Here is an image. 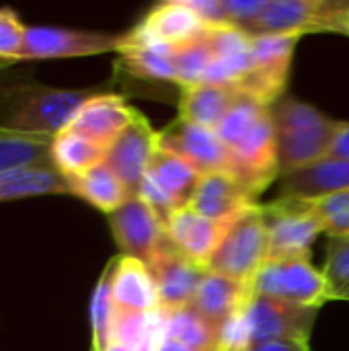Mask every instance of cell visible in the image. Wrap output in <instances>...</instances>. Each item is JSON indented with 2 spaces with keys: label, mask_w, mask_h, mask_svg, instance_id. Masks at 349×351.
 <instances>
[{
  "label": "cell",
  "mask_w": 349,
  "mask_h": 351,
  "mask_svg": "<svg viewBox=\"0 0 349 351\" xmlns=\"http://www.w3.org/2000/svg\"><path fill=\"white\" fill-rule=\"evenodd\" d=\"M232 222H216L195 214L191 208L177 210L165 224L171 243L191 261L208 269L210 259L222 245Z\"/></svg>",
  "instance_id": "cell-19"
},
{
  "label": "cell",
  "mask_w": 349,
  "mask_h": 351,
  "mask_svg": "<svg viewBox=\"0 0 349 351\" xmlns=\"http://www.w3.org/2000/svg\"><path fill=\"white\" fill-rule=\"evenodd\" d=\"M125 41V33L86 31L58 25H31L25 33V43L19 56V64L35 60H64L86 58L115 51L119 53Z\"/></svg>",
  "instance_id": "cell-6"
},
{
  "label": "cell",
  "mask_w": 349,
  "mask_h": 351,
  "mask_svg": "<svg viewBox=\"0 0 349 351\" xmlns=\"http://www.w3.org/2000/svg\"><path fill=\"white\" fill-rule=\"evenodd\" d=\"M146 265L150 267L152 278L156 282L160 311L165 313L191 306L195 292L204 276L208 274L206 267L197 265L187 255H183L171 243L169 237Z\"/></svg>",
  "instance_id": "cell-13"
},
{
  "label": "cell",
  "mask_w": 349,
  "mask_h": 351,
  "mask_svg": "<svg viewBox=\"0 0 349 351\" xmlns=\"http://www.w3.org/2000/svg\"><path fill=\"white\" fill-rule=\"evenodd\" d=\"M212 64L206 72V84L237 86L253 68L251 35L239 27H218L210 31Z\"/></svg>",
  "instance_id": "cell-21"
},
{
  "label": "cell",
  "mask_w": 349,
  "mask_h": 351,
  "mask_svg": "<svg viewBox=\"0 0 349 351\" xmlns=\"http://www.w3.org/2000/svg\"><path fill=\"white\" fill-rule=\"evenodd\" d=\"M156 134L158 132L152 130L150 121L136 111L132 123L121 132L107 152L105 165L121 179L132 197L138 195L148 165L158 148Z\"/></svg>",
  "instance_id": "cell-15"
},
{
  "label": "cell",
  "mask_w": 349,
  "mask_h": 351,
  "mask_svg": "<svg viewBox=\"0 0 349 351\" xmlns=\"http://www.w3.org/2000/svg\"><path fill=\"white\" fill-rule=\"evenodd\" d=\"M315 214L321 218L325 232L331 234H349V189L321 197V199H306Z\"/></svg>",
  "instance_id": "cell-36"
},
{
  "label": "cell",
  "mask_w": 349,
  "mask_h": 351,
  "mask_svg": "<svg viewBox=\"0 0 349 351\" xmlns=\"http://www.w3.org/2000/svg\"><path fill=\"white\" fill-rule=\"evenodd\" d=\"M27 25L19 12L10 6L0 8V60L19 64V56L25 43Z\"/></svg>",
  "instance_id": "cell-37"
},
{
  "label": "cell",
  "mask_w": 349,
  "mask_h": 351,
  "mask_svg": "<svg viewBox=\"0 0 349 351\" xmlns=\"http://www.w3.org/2000/svg\"><path fill=\"white\" fill-rule=\"evenodd\" d=\"M72 185V195L84 199L93 208L105 212L107 216L119 210L132 195L121 179L103 162L78 177H68Z\"/></svg>",
  "instance_id": "cell-29"
},
{
  "label": "cell",
  "mask_w": 349,
  "mask_h": 351,
  "mask_svg": "<svg viewBox=\"0 0 349 351\" xmlns=\"http://www.w3.org/2000/svg\"><path fill=\"white\" fill-rule=\"evenodd\" d=\"M41 195H72L70 179L53 165H35L0 173V202Z\"/></svg>",
  "instance_id": "cell-27"
},
{
  "label": "cell",
  "mask_w": 349,
  "mask_h": 351,
  "mask_svg": "<svg viewBox=\"0 0 349 351\" xmlns=\"http://www.w3.org/2000/svg\"><path fill=\"white\" fill-rule=\"evenodd\" d=\"M247 351H311V346L300 341H261L253 343Z\"/></svg>",
  "instance_id": "cell-40"
},
{
  "label": "cell",
  "mask_w": 349,
  "mask_h": 351,
  "mask_svg": "<svg viewBox=\"0 0 349 351\" xmlns=\"http://www.w3.org/2000/svg\"><path fill=\"white\" fill-rule=\"evenodd\" d=\"M255 206L259 202L230 173L204 175L187 204L195 214L216 222H234Z\"/></svg>",
  "instance_id": "cell-17"
},
{
  "label": "cell",
  "mask_w": 349,
  "mask_h": 351,
  "mask_svg": "<svg viewBox=\"0 0 349 351\" xmlns=\"http://www.w3.org/2000/svg\"><path fill=\"white\" fill-rule=\"evenodd\" d=\"M327 33H339V35H348L349 37V6L331 19Z\"/></svg>",
  "instance_id": "cell-41"
},
{
  "label": "cell",
  "mask_w": 349,
  "mask_h": 351,
  "mask_svg": "<svg viewBox=\"0 0 349 351\" xmlns=\"http://www.w3.org/2000/svg\"><path fill=\"white\" fill-rule=\"evenodd\" d=\"M212 45H210V33L204 37L179 47L173 51V64L177 72V84L189 86L200 84L206 78V72L212 64Z\"/></svg>",
  "instance_id": "cell-35"
},
{
  "label": "cell",
  "mask_w": 349,
  "mask_h": 351,
  "mask_svg": "<svg viewBox=\"0 0 349 351\" xmlns=\"http://www.w3.org/2000/svg\"><path fill=\"white\" fill-rule=\"evenodd\" d=\"M165 313V311H163ZM167 319V339L183 343L197 351L220 350V335L191 308H179L165 313Z\"/></svg>",
  "instance_id": "cell-31"
},
{
  "label": "cell",
  "mask_w": 349,
  "mask_h": 351,
  "mask_svg": "<svg viewBox=\"0 0 349 351\" xmlns=\"http://www.w3.org/2000/svg\"><path fill=\"white\" fill-rule=\"evenodd\" d=\"M228 152L232 158V175L255 199H259V195L280 179L278 140L269 111Z\"/></svg>",
  "instance_id": "cell-11"
},
{
  "label": "cell",
  "mask_w": 349,
  "mask_h": 351,
  "mask_svg": "<svg viewBox=\"0 0 349 351\" xmlns=\"http://www.w3.org/2000/svg\"><path fill=\"white\" fill-rule=\"evenodd\" d=\"M249 284L208 271L195 292L191 308L220 335L222 327L249 302Z\"/></svg>",
  "instance_id": "cell-23"
},
{
  "label": "cell",
  "mask_w": 349,
  "mask_h": 351,
  "mask_svg": "<svg viewBox=\"0 0 349 351\" xmlns=\"http://www.w3.org/2000/svg\"><path fill=\"white\" fill-rule=\"evenodd\" d=\"M14 66V62H4V60H0V72H4V70H8V68H12Z\"/></svg>",
  "instance_id": "cell-43"
},
{
  "label": "cell",
  "mask_w": 349,
  "mask_h": 351,
  "mask_svg": "<svg viewBox=\"0 0 349 351\" xmlns=\"http://www.w3.org/2000/svg\"><path fill=\"white\" fill-rule=\"evenodd\" d=\"M267 259L269 239L259 204L230 224L222 245L208 263V271L249 284Z\"/></svg>",
  "instance_id": "cell-4"
},
{
  "label": "cell",
  "mask_w": 349,
  "mask_h": 351,
  "mask_svg": "<svg viewBox=\"0 0 349 351\" xmlns=\"http://www.w3.org/2000/svg\"><path fill=\"white\" fill-rule=\"evenodd\" d=\"M243 315L247 321L251 346L261 341L309 343L319 308L251 296L243 308Z\"/></svg>",
  "instance_id": "cell-10"
},
{
  "label": "cell",
  "mask_w": 349,
  "mask_h": 351,
  "mask_svg": "<svg viewBox=\"0 0 349 351\" xmlns=\"http://www.w3.org/2000/svg\"><path fill=\"white\" fill-rule=\"evenodd\" d=\"M218 351H247V350H239V348H220Z\"/></svg>",
  "instance_id": "cell-44"
},
{
  "label": "cell",
  "mask_w": 349,
  "mask_h": 351,
  "mask_svg": "<svg viewBox=\"0 0 349 351\" xmlns=\"http://www.w3.org/2000/svg\"><path fill=\"white\" fill-rule=\"evenodd\" d=\"M241 90L228 84H189L181 86L179 117L208 130H216L226 111L239 99Z\"/></svg>",
  "instance_id": "cell-26"
},
{
  "label": "cell",
  "mask_w": 349,
  "mask_h": 351,
  "mask_svg": "<svg viewBox=\"0 0 349 351\" xmlns=\"http://www.w3.org/2000/svg\"><path fill=\"white\" fill-rule=\"evenodd\" d=\"M51 142L53 136H29L0 128V173L35 165H53Z\"/></svg>",
  "instance_id": "cell-30"
},
{
  "label": "cell",
  "mask_w": 349,
  "mask_h": 351,
  "mask_svg": "<svg viewBox=\"0 0 349 351\" xmlns=\"http://www.w3.org/2000/svg\"><path fill=\"white\" fill-rule=\"evenodd\" d=\"M111 234L121 255L148 263L167 241V228L156 212L142 199L130 197L119 210L107 216Z\"/></svg>",
  "instance_id": "cell-14"
},
{
  "label": "cell",
  "mask_w": 349,
  "mask_h": 351,
  "mask_svg": "<svg viewBox=\"0 0 349 351\" xmlns=\"http://www.w3.org/2000/svg\"><path fill=\"white\" fill-rule=\"evenodd\" d=\"M173 51L167 45L138 37L132 29L125 31V41L119 49L115 70L128 76L148 82H175L177 72L173 64Z\"/></svg>",
  "instance_id": "cell-24"
},
{
  "label": "cell",
  "mask_w": 349,
  "mask_h": 351,
  "mask_svg": "<svg viewBox=\"0 0 349 351\" xmlns=\"http://www.w3.org/2000/svg\"><path fill=\"white\" fill-rule=\"evenodd\" d=\"M204 175L197 173L177 154L156 148L148 171L142 179L138 197H142L167 224V220L185 208Z\"/></svg>",
  "instance_id": "cell-7"
},
{
  "label": "cell",
  "mask_w": 349,
  "mask_h": 351,
  "mask_svg": "<svg viewBox=\"0 0 349 351\" xmlns=\"http://www.w3.org/2000/svg\"><path fill=\"white\" fill-rule=\"evenodd\" d=\"M111 271H113V259L105 265L95 292L91 300V335L93 346L91 351H107L111 339V327L115 319V304L111 296Z\"/></svg>",
  "instance_id": "cell-33"
},
{
  "label": "cell",
  "mask_w": 349,
  "mask_h": 351,
  "mask_svg": "<svg viewBox=\"0 0 349 351\" xmlns=\"http://www.w3.org/2000/svg\"><path fill=\"white\" fill-rule=\"evenodd\" d=\"M327 158H344L349 160V121H341V128L331 142V148L327 152Z\"/></svg>",
  "instance_id": "cell-39"
},
{
  "label": "cell",
  "mask_w": 349,
  "mask_h": 351,
  "mask_svg": "<svg viewBox=\"0 0 349 351\" xmlns=\"http://www.w3.org/2000/svg\"><path fill=\"white\" fill-rule=\"evenodd\" d=\"M265 6V0H222L224 19L230 27L245 29L253 23Z\"/></svg>",
  "instance_id": "cell-38"
},
{
  "label": "cell",
  "mask_w": 349,
  "mask_h": 351,
  "mask_svg": "<svg viewBox=\"0 0 349 351\" xmlns=\"http://www.w3.org/2000/svg\"><path fill=\"white\" fill-rule=\"evenodd\" d=\"M269 115L276 128L280 177L327 158L341 128L339 119L286 95L269 107Z\"/></svg>",
  "instance_id": "cell-2"
},
{
  "label": "cell",
  "mask_w": 349,
  "mask_h": 351,
  "mask_svg": "<svg viewBox=\"0 0 349 351\" xmlns=\"http://www.w3.org/2000/svg\"><path fill=\"white\" fill-rule=\"evenodd\" d=\"M132 31L142 39L179 49L210 33L212 27L191 8L189 0H171L150 8Z\"/></svg>",
  "instance_id": "cell-16"
},
{
  "label": "cell",
  "mask_w": 349,
  "mask_h": 351,
  "mask_svg": "<svg viewBox=\"0 0 349 351\" xmlns=\"http://www.w3.org/2000/svg\"><path fill=\"white\" fill-rule=\"evenodd\" d=\"M349 0H265L261 14L243 31L257 35H309L327 33L335 14L346 10Z\"/></svg>",
  "instance_id": "cell-8"
},
{
  "label": "cell",
  "mask_w": 349,
  "mask_h": 351,
  "mask_svg": "<svg viewBox=\"0 0 349 351\" xmlns=\"http://www.w3.org/2000/svg\"><path fill=\"white\" fill-rule=\"evenodd\" d=\"M14 66L0 72V128L8 132L56 136L70 125L78 109L88 99L105 90V86H49L37 82L25 72L14 74Z\"/></svg>",
  "instance_id": "cell-1"
},
{
  "label": "cell",
  "mask_w": 349,
  "mask_h": 351,
  "mask_svg": "<svg viewBox=\"0 0 349 351\" xmlns=\"http://www.w3.org/2000/svg\"><path fill=\"white\" fill-rule=\"evenodd\" d=\"M298 35H257L251 37L253 68L241 80L239 90L272 107L284 97L290 64L298 45Z\"/></svg>",
  "instance_id": "cell-9"
},
{
  "label": "cell",
  "mask_w": 349,
  "mask_h": 351,
  "mask_svg": "<svg viewBox=\"0 0 349 351\" xmlns=\"http://www.w3.org/2000/svg\"><path fill=\"white\" fill-rule=\"evenodd\" d=\"M249 292L257 298L309 308L329 302L327 280L311 265V259H267L249 282Z\"/></svg>",
  "instance_id": "cell-3"
},
{
  "label": "cell",
  "mask_w": 349,
  "mask_h": 351,
  "mask_svg": "<svg viewBox=\"0 0 349 351\" xmlns=\"http://www.w3.org/2000/svg\"><path fill=\"white\" fill-rule=\"evenodd\" d=\"M323 276L329 300L349 302V234H331L325 251Z\"/></svg>",
  "instance_id": "cell-34"
},
{
  "label": "cell",
  "mask_w": 349,
  "mask_h": 351,
  "mask_svg": "<svg viewBox=\"0 0 349 351\" xmlns=\"http://www.w3.org/2000/svg\"><path fill=\"white\" fill-rule=\"evenodd\" d=\"M160 351H197V350H193V348H187V346H183V343H177V341H169V339H165V343H163V350Z\"/></svg>",
  "instance_id": "cell-42"
},
{
  "label": "cell",
  "mask_w": 349,
  "mask_h": 351,
  "mask_svg": "<svg viewBox=\"0 0 349 351\" xmlns=\"http://www.w3.org/2000/svg\"><path fill=\"white\" fill-rule=\"evenodd\" d=\"M136 111L138 109L128 105L125 95L109 93L105 88L78 109L68 128L111 148V144L132 123Z\"/></svg>",
  "instance_id": "cell-18"
},
{
  "label": "cell",
  "mask_w": 349,
  "mask_h": 351,
  "mask_svg": "<svg viewBox=\"0 0 349 351\" xmlns=\"http://www.w3.org/2000/svg\"><path fill=\"white\" fill-rule=\"evenodd\" d=\"M267 111H269V107L265 103H261L259 99H255L251 95L241 93L214 132L222 140V144L228 150H232Z\"/></svg>",
  "instance_id": "cell-32"
},
{
  "label": "cell",
  "mask_w": 349,
  "mask_h": 351,
  "mask_svg": "<svg viewBox=\"0 0 349 351\" xmlns=\"http://www.w3.org/2000/svg\"><path fill=\"white\" fill-rule=\"evenodd\" d=\"M111 296L117 311L128 313H154L160 311L156 282L150 267L134 257H113Z\"/></svg>",
  "instance_id": "cell-20"
},
{
  "label": "cell",
  "mask_w": 349,
  "mask_h": 351,
  "mask_svg": "<svg viewBox=\"0 0 349 351\" xmlns=\"http://www.w3.org/2000/svg\"><path fill=\"white\" fill-rule=\"evenodd\" d=\"M167 339V319L163 311L128 313L115 308L107 351H160Z\"/></svg>",
  "instance_id": "cell-25"
},
{
  "label": "cell",
  "mask_w": 349,
  "mask_h": 351,
  "mask_svg": "<svg viewBox=\"0 0 349 351\" xmlns=\"http://www.w3.org/2000/svg\"><path fill=\"white\" fill-rule=\"evenodd\" d=\"M269 239V259H311V247L325 232L321 218L306 199L278 197L261 204Z\"/></svg>",
  "instance_id": "cell-5"
},
{
  "label": "cell",
  "mask_w": 349,
  "mask_h": 351,
  "mask_svg": "<svg viewBox=\"0 0 349 351\" xmlns=\"http://www.w3.org/2000/svg\"><path fill=\"white\" fill-rule=\"evenodd\" d=\"M280 195L284 199H321L349 189V160L323 158L280 179Z\"/></svg>",
  "instance_id": "cell-22"
},
{
  "label": "cell",
  "mask_w": 349,
  "mask_h": 351,
  "mask_svg": "<svg viewBox=\"0 0 349 351\" xmlns=\"http://www.w3.org/2000/svg\"><path fill=\"white\" fill-rule=\"evenodd\" d=\"M109 148L66 128L53 136L51 162L66 177H78L105 162Z\"/></svg>",
  "instance_id": "cell-28"
},
{
  "label": "cell",
  "mask_w": 349,
  "mask_h": 351,
  "mask_svg": "<svg viewBox=\"0 0 349 351\" xmlns=\"http://www.w3.org/2000/svg\"><path fill=\"white\" fill-rule=\"evenodd\" d=\"M156 142L158 148L177 154L202 175H210V173L232 175L230 152L214 130L177 117L156 134Z\"/></svg>",
  "instance_id": "cell-12"
}]
</instances>
